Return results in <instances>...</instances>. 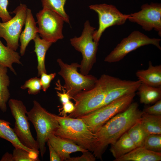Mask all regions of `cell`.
I'll return each instance as SVG.
<instances>
[{
    "instance_id": "1",
    "label": "cell",
    "mask_w": 161,
    "mask_h": 161,
    "mask_svg": "<svg viewBox=\"0 0 161 161\" xmlns=\"http://www.w3.org/2000/svg\"><path fill=\"white\" fill-rule=\"evenodd\" d=\"M143 111L137 102H132L123 111L112 118L95 133L96 141L93 154L102 160L108 145L115 143L135 123L140 120Z\"/></svg>"
},
{
    "instance_id": "2",
    "label": "cell",
    "mask_w": 161,
    "mask_h": 161,
    "mask_svg": "<svg viewBox=\"0 0 161 161\" xmlns=\"http://www.w3.org/2000/svg\"><path fill=\"white\" fill-rule=\"evenodd\" d=\"M52 114L59 125L54 134L55 135L72 141L89 151H93L96 141L95 134L82 119Z\"/></svg>"
},
{
    "instance_id": "3",
    "label": "cell",
    "mask_w": 161,
    "mask_h": 161,
    "mask_svg": "<svg viewBox=\"0 0 161 161\" xmlns=\"http://www.w3.org/2000/svg\"><path fill=\"white\" fill-rule=\"evenodd\" d=\"M109 75L103 74L98 79L95 86L81 92L72 97L75 101L74 110L67 116L78 118L99 108L107 91Z\"/></svg>"
},
{
    "instance_id": "4",
    "label": "cell",
    "mask_w": 161,
    "mask_h": 161,
    "mask_svg": "<svg viewBox=\"0 0 161 161\" xmlns=\"http://www.w3.org/2000/svg\"><path fill=\"white\" fill-rule=\"evenodd\" d=\"M33 106L27 115L28 120L33 124L36 133L41 158L46 151V143L49 135L54 134L59 127V124L52 113L47 111L37 101L34 100Z\"/></svg>"
},
{
    "instance_id": "5",
    "label": "cell",
    "mask_w": 161,
    "mask_h": 161,
    "mask_svg": "<svg viewBox=\"0 0 161 161\" xmlns=\"http://www.w3.org/2000/svg\"><path fill=\"white\" fill-rule=\"evenodd\" d=\"M57 62L60 67L58 72L63 79L64 84L63 87L72 97L81 91L90 89L96 85L98 79L94 76L83 75L78 71L80 64L78 63L68 64L61 59Z\"/></svg>"
},
{
    "instance_id": "6",
    "label": "cell",
    "mask_w": 161,
    "mask_h": 161,
    "mask_svg": "<svg viewBox=\"0 0 161 161\" xmlns=\"http://www.w3.org/2000/svg\"><path fill=\"white\" fill-rule=\"evenodd\" d=\"M135 95V93L126 95L78 118L82 119L95 134L110 119L126 109Z\"/></svg>"
},
{
    "instance_id": "7",
    "label": "cell",
    "mask_w": 161,
    "mask_h": 161,
    "mask_svg": "<svg viewBox=\"0 0 161 161\" xmlns=\"http://www.w3.org/2000/svg\"><path fill=\"white\" fill-rule=\"evenodd\" d=\"M95 29L87 20L81 35L70 39L71 45L82 54V58L79 69L80 72L83 75H88L96 61L99 43L95 41L93 38Z\"/></svg>"
},
{
    "instance_id": "8",
    "label": "cell",
    "mask_w": 161,
    "mask_h": 161,
    "mask_svg": "<svg viewBox=\"0 0 161 161\" xmlns=\"http://www.w3.org/2000/svg\"><path fill=\"white\" fill-rule=\"evenodd\" d=\"M8 105L15 120L13 129L20 142L27 147L39 153L38 143L30 130L26 107L21 101L13 99L9 100Z\"/></svg>"
},
{
    "instance_id": "9",
    "label": "cell",
    "mask_w": 161,
    "mask_h": 161,
    "mask_svg": "<svg viewBox=\"0 0 161 161\" xmlns=\"http://www.w3.org/2000/svg\"><path fill=\"white\" fill-rule=\"evenodd\" d=\"M160 41V39L150 38L139 31L134 30L122 40L105 57L104 61L109 63L118 62L130 52L146 45H153L161 50Z\"/></svg>"
},
{
    "instance_id": "10",
    "label": "cell",
    "mask_w": 161,
    "mask_h": 161,
    "mask_svg": "<svg viewBox=\"0 0 161 161\" xmlns=\"http://www.w3.org/2000/svg\"><path fill=\"white\" fill-rule=\"evenodd\" d=\"M39 36L52 43L64 38L62 29L63 18L58 13L46 7H43L36 14Z\"/></svg>"
},
{
    "instance_id": "11",
    "label": "cell",
    "mask_w": 161,
    "mask_h": 161,
    "mask_svg": "<svg viewBox=\"0 0 161 161\" xmlns=\"http://www.w3.org/2000/svg\"><path fill=\"white\" fill-rule=\"evenodd\" d=\"M89 8L98 15V28L95 30L93 35V40L97 43H99L103 32L106 28L113 26L123 24L129 16V14L121 13L112 4H95L90 5Z\"/></svg>"
},
{
    "instance_id": "12",
    "label": "cell",
    "mask_w": 161,
    "mask_h": 161,
    "mask_svg": "<svg viewBox=\"0 0 161 161\" xmlns=\"http://www.w3.org/2000/svg\"><path fill=\"white\" fill-rule=\"evenodd\" d=\"M27 6L20 4L13 11L15 16L9 20L0 22V37L4 39L7 46L16 51L18 46V41L26 17Z\"/></svg>"
},
{
    "instance_id": "13",
    "label": "cell",
    "mask_w": 161,
    "mask_h": 161,
    "mask_svg": "<svg viewBox=\"0 0 161 161\" xmlns=\"http://www.w3.org/2000/svg\"><path fill=\"white\" fill-rule=\"evenodd\" d=\"M139 11L129 14L128 19L142 26L145 31L153 29L161 36V4L151 3L145 4L141 7Z\"/></svg>"
},
{
    "instance_id": "14",
    "label": "cell",
    "mask_w": 161,
    "mask_h": 161,
    "mask_svg": "<svg viewBox=\"0 0 161 161\" xmlns=\"http://www.w3.org/2000/svg\"><path fill=\"white\" fill-rule=\"evenodd\" d=\"M141 83L139 80H123L109 75L106 94L100 107L124 96L135 93Z\"/></svg>"
},
{
    "instance_id": "15",
    "label": "cell",
    "mask_w": 161,
    "mask_h": 161,
    "mask_svg": "<svg viewBox=\"0 0 161 161\" xmlns=\"http://www.w3.org/2000/svg\"><path fill=\"white\" fill-rule=\"evenodd\" d=\"M56 151L61 161H66L70 157V154L76 152L82 153L88 151L74 142L68 139L50 134L47 141Z\"/></svg>"
},
{
    "instance_id": "16",
    "label": "cell",
    "mask_w": 161,
    "mask_h": 161,
    "mask_svg": "<svg viewBox=\"0 0 161 161\" xmlns=\"http://www.w3.org/2000/svg\"><path fill=\"white\" fill-rule=\"evenodd\" d=\"M33 17L31 10L27 8L25 27L20 34L19 40L21 43L20 52L21 56L24 55L27 47L31 40H33L38 34V28Z\"/></svg>"
},
{
    "instance_id": "17",
    "label": "cell",
    "mask_w": 161,
    "mask_h": 161,
    "mask_svg": "<svg viewBox=\"0 0 161 161\" xmlns=\"http://www.w3.org/2000/svg\"><path fill=\"white\" fill-rule=\"evenodd\" d=\"M136 75L142 83L152 87H161V65L154 66L149 61L148 69L137 71Z\"/></svg>"
},
{
    "instance_id": "18",
    "label": "cell",
    "mask_w": 161,
    "mask_h": 161,
    "mask_svg": "<svg viewBox=\"0 0 161 161\" xmlns=\"http://www.w3.org/2000/svg\"><path fill=\"white\" fill-rule=\"evenodd\" d=\"M161 152H157L142 147H137L114 161H160Z\"/></svg>"
},
{
    "instance_id": "19",
    "label": "cell",
    "mask_w": 161,
    "mask_h": 161,
    "mask_svg": "<svg viewBox=\"0 0 161 161\" xmlns=\"http://www.w3.org/2000/svg\"><path fill=\"white\" fill-rule=\"evenodd\" d=\"M136 147L126 132L115 143L111 144L110 151L116 159L128 153Z\"/></svg>"
},
{
    "instance_id": "20",
    "label": "cell",
    "mask_w": 161,
    "mask_h": 161,
    "mask_svg": "<svg viewBox=\"0 0 161 161\" xmlns=\"http://www.w3.org/2000/svg\"><path fill=\"white\" fill-rule=\"evenodd\" d=\"M35 43L34 51L36 53L38 61L37 69L38 76H40L42 72L47 73L45 66V57L46 53L52 43L41 38L38 34L33 40Z\"/></svg>"
},
{
    "instance_id": "21",
    "label": "cell",
    "mask_w": 161,
    "mask_h": 161,
    "mask_svg": "<svg viewBox=\"0 0 161 161\" xmlns=\"http://www.w3.org/2000/svg\"><path fill=\"white\" fill-rule=\"evenodd\" d=\"M140 103H154L161 99V87H155L141 83L137 90Z\"/></svg>"
},
{
    "instance_id": "22",
    "label": "cell",
    "mask_w": 161,
    "mask_h": 161,
    "mask_svg": "<svg viewBox=\"0 0 161 161\" xmlns=\"http://www.w3.org/2000/svg\"><path fill=\"white\" fill-rule=\"evenodd\" d=\"M142 128L148 135L161 134V115H155L143 112L140 119Z\"/></svg>"
},
{
    "instance_id": "23",
    "label": "cell",
    "mask_w": 161,
    "mask_h": 161,
    "mask_svg": "<svg viewBox=\"0 0 161 161\" xmlns=\"http://www.w3.org/2000/svg\"><path fill=\"white\" fill-rule=\"evenodd\" d=\"M10 123L0 119V137L10 142L15 148L24 149L29 152H37L24 146L20 142L13 129L10 126Z\"/></svg>"
},
{
    "instance_id": "24",
    "label": "cell",
    "mask_w": 161,
    "mask_h": 161,
    "mask_svg": "<svg viewBox=\"0 0 161 161\" xmlns=\"http://www.w3.org/2000/svg\"><path fill=\"white\" fill-rule=\"evenodd\" d=\"M19 54L9 47L5 46L0 40V64L9 68L14 74L16 72L13 67V63L21 64Z\"/></svg>"
},
{
    "instance_id": "25",
    "label": "cell",
    "mask_w": 161,
    "mask_h": 161,
    "mask_svg": "<svg viewBox=\"0 0 161 161\" xmlns=\"http://www.w3.org/2000/svg\"><path fill=\"white\" fill-rule=\"evenodd\" d=\"M7 72V68L0 64V109L3 112L7 111V103L10 96L8 89L10 81Z\"/></svg>"
},
{
    "instance_id": "26",
    "label": "cell",
    "mask_w": 161,
    "mask_h": 161,
    "mask_svg": "<svg viewBox=\"0 0 161 161\" xmlns=\"http://www.w3.org/2000/svg\"><path fill=\"white\" fill-rule=\"evenodd\" d=\"M67 0H41L43 7L49 9L59 14L64 22L69 24V16L66 13L64 6Z\"/></svg>"
},
{
    "instance_id": "27",
    "label": "cell",
    "mask_w": 161,
    "mask_h": 161,
    "mask_svg": "<svg viewBox=\"0 0 161 161\" xmlns=\"http://www.w3.org/2000/svg\"><path fill=\"white\" fill-rule=\"evenodd\" d=\"M127 132L136 147L142 146L145 139L148 135L142 128L140 120L133 125Z\"/></svg>"
},
{
    "instance_id": "28",
    "label": "cell",
    "mask_w": 161,
    "mask_h": 161,
    "mask_svg": "<svg viewBox=\"0 0 161 161\" xmlns=\"http://www.w3.org/2000/svg\"><path fill=\"white\" fill-rule=\"evenodd\" d=\"M39 154L36 152H29L24 149L15 148L12 154L13 161H38Z\"/></svg>"
},
{
    "instance_id": "29",
    "label": "cell",
    "mask_w": 161,
    "mask_h": 161,
    "mask_svg": "<svg viewBox=\"0 0 161 161\" xmlns=\"http://www.w3.org/2000/svg\"><path fill=\"white\" fill-rule=\"evenodd\" d=\"M142 147L154 152H161V134L148 135Z\"/></svg>"
},
{
    "instance_id": "30",
    "label": "cell",
    "mask_w": 161,
    "mask_h": 161,
    "mask_svg": "<svg viewBox=\"0 0 161 161\" xmlns=\"http://www.w3.org/2000/svg\"><path fill=\"white\" fill-rule=\"evenodd\" d=\"M21 88L22 89H27L29 94L36 95L42 89L40 79L37 77L30 79L25 82Z\"/></svg>"
},
{
    "instance_id": "31",
    "label": "cell",
    "mask_w": 161,
    "mask_h": 161,
    "mask_svg": "<svg viewBox=\"0 0 161 161\" xmlns=\"http://www.w3.org/2000/svg\"><path fill=\"white\" fill-rule=\"evenodd\" d=\"M56 75L55 73H51L49 74L44 72L41 73L40 76V80L42 89L43 91L46 92L50 87L51 81L54 78Z\"/></svg>"
},
{
    "instance_id": "32",
    "label": "cell",
    "mask_w": 161,
    "mask_h": 161,
    "mask_svg": "<svg viewBox=\"0 0 161 161\" xmlns=\"http://www.w3.org/2000/svg\"><path fill=\"white\" fill-rule=\"evenodd\" d=\"M8 0H0V18L2 22L10 20L12 17L7 10Z\"/></svg>"
},
{
    "instance_id": "33",
    "label": "cell",
    "mask_w": 161,
    "mask_h": 161,
    "mask_svg": "<svg viewBox=\"0 0 161 161\" xmlns=\"http://www.w3.org/2000/svg\"><path fill=\"white\" fill-rule=\"evenodd\" d=\"M143 112L150 114L161 115V100L155 103L154 105L145 108Z\"/></svg>"
},
{
    "instance_id": "34",
    "label": "cell",
    "mask_w": 161,
    "mask_h": 161,
    "mask_svg": "<svg viewBox=\"0 0 161 161\" xmlns=\"http://www.w3.org/2000/svg\"><path fill=\"white\" fill-rule=\"evenodd\" d=\"M80 157H70L66 161H95L96 157L93 154L88 151L83 153Z\"/></svg>"
},
{
    "instance_id": "35",
    "label": "cell",
    "mask_w": 161,
    "mask_h": 161,
    "mask_svg": "<svg viewBox=\"0 0 161 161\" xmlns=\"http://www.w3.org/2000/svg\"><path fill=\"white\" fill-rule=\"evenodd\" d=\"M75 108V104L69 100L62 105L60 114L62 116H66L67 114L72 112L74 110Z\"/></svg>"
},
{
    "instance_id": "36",
    "label": "cell",
    "mask_w": 161,
    "mask_h": 161,
    "mask_svg": "<svg viewBox=\"0 0 161 161\" xmlns=\"http://www.w3.org/2000/svg\"><path fill=\"white\" fill-rule=\"evenodd\" d=\"M61 89L63 90V92L61 93L57 91V96L59 97L60 101L62 105L67 102L71 99V96L68 94L64 89L61 86L60 84L59 81L57 82Z\"/></svg>"
},
{
    "instance_id": "37",
    "label": "cell",
    "mask_w": 161,
    "mask_h": 161,
    "mask_svg": "<svg viewBox=\"0 0 161 161\" xmlns=\"http://www.w3.org/2000/svg\"><path fill=\"white\" fill-rule=\"evenodd\" d=\"M47 143L49 150L50 161H62L59 156L50 143L48 141Z\"/></svg>"
},
{
    "instance_id": "38",
    "label": "cell",
    "mask_w": 161,
    "mask_h": 161,
    "mask_svg": "<svg viewBox=\"0 0 161 161\" xmlns=\"http://www.w3.org/2000/svg\"><path fill=\"white\" fill-rule=\"evenodd\" d=\"M1 161H13L12 154L6 153L2 157Z\"/></svg>"
}]
</instances>
